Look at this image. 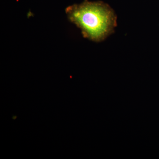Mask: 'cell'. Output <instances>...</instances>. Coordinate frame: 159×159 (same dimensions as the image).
<instances>
[{
    "label": "cell",
    "mask_w": 159,
    "mask_h": 159,
    "mask_svg": "<svg viewBox=\"0 0 159 159\" xmlns=\"http://www.w3.org/2000/svg\"><path fill=\"white\" fill-rule=\"evenodd\" d=\"M66 13L71 22L81 29L84 37L94 41L105 39L116 23L113 10L102 2L85 0L67 7Z\"/></svg>",
    "instance_id": "cell-1"
}]
</instances>
